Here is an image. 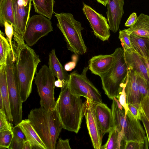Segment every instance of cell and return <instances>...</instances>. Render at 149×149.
Returning a JSON list of instances; mask_svg holds the SVG:
<instances>
[{
  "label": "cell",
  "mask_w": 149,
  "mask_h": 149,
  "mask_svg": "<svg viewBox=\"0 0 149 149\" xmlns=\"http://www.w3.org/2000/svg\"><path fill=\"white\" fill-rule=\"evenodd\" d=\"M13 46L19 92L23 102L31 93L33 81L41 61L34 50L25 42L16 43L13 42Z\"/></svg>",
  "instance_id": "6da1fadb"
},
{
  "label": "cell",
  "mask_w": 149,
  "mask_h": 149,
  "mask_svg": "<svg viewBox=\"0 0 149 149\" xmlns=\"http://www.w3.org/2000/svg\"><path fill=\"white\" fill-rule=\"evenodd\" d=\"M28 119L47 149H55L56 141L63 128L56 107L51 111L41 107L32 109Z\"/></svg>",
  "instance_id": "7a4b0ae2"
},
{
  "label": "cell",
  "mask_w": 149,
  "mask_h": 149,
  "mask_svg": "<svg viewBox=\"0 0 149 149\" xmlns=\"http://www.w3.org/2000/svg\"><path fill=\"white\" fill-rule=\"evenodd\" d=\"M68 81L65 82L61 88L56 101V107L63 128L77 134L84 116L85 102H83L80 96H75L71 93Z\"/></svg>",
  "instance_id": "3957f363"
},
{
  "label": "cell",
  "mask_w": 149,
  "mask_h": 149,
  "mask_svg": "<svg viewBox=\"0 0 149 149\" xmlns=\"http://www.w3.org/2000/svg\"><path fill=\"white\" fill-rule=\"evenodd\" d=\"M115 61L110 69L100 77L105 94L113 100L118 99L123 87L125 86L127 74V67L123 49L116 48Z\"/></svg>",
  "instance_id": "277c9868"
},
{
  "label": "cell",
  "mask_w": 149,
  "mask_h": 149,
  "mask_svg": "<svg viewBox=\"0 0 149 149\" xmlns=\"http://www.w3.org/2000/svg\"><path fill=\"white\" fill-rule=\"evenodd\" d=\"M111 107L114 127L121 134L125 143L135 141L144 143L148 147L145 132L139 120L135 118L129 109L125 116L124 109L119 107L114 99Z\"/></svg>",
  "instance_id": "5b68a950"
},
{
  "label": "cell",
  "mask_w": 149,
  "mask_h": 149,
  "mask_svg": "<svg viewBox=\"0 0 149 149\" xmlns=\"http://www.w3.org/2000/svg\"><path fill=\"white\" fill-rule=\"evenodd\" d=\"M54 15L58 21L57 26L64 36L68 49L77 55L86 53L87 49L81 33L84 29L81 23L70 13H56Z\"/></svg>",
  "instance_id": "8992f818"
},
{
  "label": "cell",
  "mask_w": 149,
  "mask_h": 149,
  "mask_svg": "<svg viewBox=\"0 0 149 149\" xmlns=\"http://www.w3.org/2000/svg\"><path fill=\"white\" fill-rule=\"evenodd\" d=\"M6 70L13 123L15 125L22 120V101L16 74L15 61L11 50L7 56Z\"/></svg>",
  "instance_id": "52a82bcc"
},
{
  "label": "cell",
  "mask_w": 149,
  "mask_h": 149,
  "mask_svg": "<svg viewBox=\"0 0 149 149\" xmlns=\"http://www.w3.org/2000/svg\"><path fill=\"white\" fill-rule=\"evenodd\" d=\"M34 79L40 97L41 107L48 111L54 109L56 104L54 97L56 80L48 67L43 65L36 73Z\"/></svg>",
  "instance_id": "ba28073f"
},
{
  "label": "cell",
  "mask_w": 149,
  "mask_h": 149,
  "mask_svg": "<svg viewBox=\"0 0 149 149\" xmlns=\"http://www.w3.org/2000/svg\"><path fill=\"white\" fill-rule=\"evenodd\" d=\"M88 69L87 66L81 74L74 71L70 74L68 86L70 92L75 96L88 98L94 103H102L100 92L87 77Z\"/></svg>",
  "instance_id": "9c48e42d"
},
{
  "label": "cell",
  "mask_w": 149,
  "mask_h": 149,
  "mask_svg": "<svg viewBox=\"0 0 149 149\" xmlns=\"http://www.w3.org/2000/svg\"><path fill=\"white\" fill-rule=\"evenodd\" d=\"M53 30L50 19L41 15H33L27 22L24 36V40L28 46H32Z\"/></svg>",
  "instance_id": "30bf717a"
},
{
  "label": "cell",
  "mask_w": 149,
  "mask_h": 149,
  "mask_svg": "<svg viewBox=\"0 0 149 149\" xmlns=\"http://www.w3.org/2000/svg\"><path fill=\"white\" fill-rule=\"evenodd\" d=\"M32 0H13L15 19L13 42H24V38L27 22L30 18Z\"/></svg>",
  "instance_id": "8fae6325"
},
{
  "label": "cell",
  "mask_w": 149,
  "mask_h": 149,
  "mask_svg": "<svg viewBox=\"0 0 149 149\" xmlns=\"http://www.w3.org/2000/svg\"><path fill=\"white\" fill-rule=\"evenodd\" d=\"M82 11L89 21L95 36L103 41L108 40L111 34L107 19L84 3Z\"/></svg>",
  "instance_id": "7c38bea8"
},
{
  "label": "cell",
  "mask_w": 149,
  "mask_h": 149,
  "mask_svg": "<svg viewBox=\"0 0 149 149\" xmlns=\"http://www.w3.org/2000/svg\"><path fill=\"white\" fill-rule=\"evenodd\" d=\"M84 108L87 128L93 146L95 149H101L103 136L95 114V103L89 99L86 98Z\"/></svg>",
  "instance_id": "4fadbf2b"
},
{
  "label": "cell",
  "mask_w": 149,
  "mask_h": 149,
  "mask_svg": "<svg viewBox=\"0 0 149 149\" xmlns=\"http://www.w3.org/2000/svg\"><path fill=\"white\" fill-rule=\"evenodd\" d=\"M124 0H109L106 12L110 29L115 33L118 31L124 14Z\"/></svg>",
  "instance_id": "5bb4252c"
},
{
  "label": "cell",
  "mask_w": 149,
  "mask_h": 149,
  "mask_svg": "<svg viewBox=\"0 0 149 149\" xmlns=\"http://www.w3.org/2000/svg\"><path fill=\"white\" fill-rule=\"evenodd\" d=\"M125 90L127 103L132 104L140 110L141 108V99L136 75L135 72L130 68H127V74Z\"/></svg>",
  "instance_id": "9a60e30c"
},
{
  "label": "cell",
  "mask_w": 149,
  "mask_h": 149,
  "mask_svg": "<svg viewBox=\"0 0 149 149\" xmlns=\"http://www.w3.org/2000/svg\"><path fill=\"white\" fill-rule=\"evenodd\" d=\"M115 59L114 52L110 54L95 56L88 61L89 69L92 74L100 77L111 68Z\"/></svg>",
  "instance_id": "2e32d148"
},
{
  "label": "cell",
  "mask_w": 149,
  "mask_h": 149,
  "mask_svg": "<svg viewBox=\"0 0 149 149\" xmlns=\"http://www.w3.org/2000/svg\"><path fill=\"white\" fill-rule=\"evenodd\" d=\"M95 110L103 136L114 127L111 109L102 103H95Z\"/></svg>",
  "instance_id": "e0dca14e"
},
{
  "label": "cell",
  "mask_w": 149,
  "mask_h": 149,
  "mask_svg": "<svg viewBox=\"0 0 149 149\" xmlns=\"http://www.w3.org/2000/svg\"><path fill=\"white\" fill-rule=\"evenodd\" d=\"M124 51L127 67L132 69L136 74L143 78L149 86V77L141 58L133 49Z\"/></svg>",
  "instance_id": "ac0fdd59"
},
{
  "label": "cell",
  "mask_w": 149,
  "mask_h": 149,
  "mask_svg": "<svg viewBox=\"0 0 149 149\" xmlns=\"http://www.w3.org/2000/svg\"><path fill=\"white\" fill-rule=\"evenodd\" d=\"M17 126L24 134L26 140L32 145L33 149H47L40 137L28 118L22 120Z\"/></svg>",
  "instance_id": "d6986e66"
},
{
  "label": "cell",
  "mask_w": 149,
  "mask_h": 149,
  "mask_svg": "<svg viewBox=\"0 0 149 149\" xmlns=\"http://www.w3.org/2000/svg\"><path fill=\"white\" fill-rule=\"evenodd\" d=\"M48 64V67L53 74L58 79L62 81L63 85L69 81L70 74L60 62L54 49H53L49 54Z\"/></svg>",
  "instance_id": "ffe728a7"
},
{
  "label": "cell",
  "mask_w": 149,
  "mask_h": 149,
  "mask_svg": "<svg viewBox=\"0 0 149 149\" xmlns=\"http://www.w3.org/2000/svg\"><path fill=\"white\" fill-rule=\"evenodd\" d=\"M6 66L0 68V95L3 101L5 114L8 120L12 123L13 119L10 104Z\"/></svg>",
  "instance_id": "44dd1931"
},
{
  "label": "cell",
  "mask_w": 149,
  "mask_h": 149,
  "mask_svg": "<svg viewBox=\"0 0 149 149\" xmlns=\"http://www.w3.org/2000/svg\"><path fill=\"white\" fill-rule=\"evenodd\" d=\"M126 30L130 35L149 38V15L141 14L134 24Z\"/></svg>",
  "instance_id": "7402d4cb"
},
{
  "label": "cell",
  "mask_w": 149,
  "mask_h": 149,
  "mask_svg": "<svg viewBox=\"0 0 149 149\" xmlns=\"http://www.w3.org/2000/svg\"><path fill=\"white\" fill-rule=\"evenodd\" d=\"M13 0H3L0 2V24L4 26L6 21L15 25V19L13 8Z\"/></svg>",
  "instance_id": "603a6c76"
},
{
  "label": "cell",
  "mask_w": 149,
  "mask_h": 149,
  "mask_svg": "<svg viewBox=\"0 0 149 149\" xmlns=\"http://www.w3.org/2000/svg\"><path fill=\"white\" fill-rule=\"evenodd\" d=\"M130 38L133 49L143 60L149 59V53L146 38L131 34Z\"/></svg>",
  "instance_id": "cb8c5ba5"
},
{
  "label": "cell",
  "mask_w": 149,
  "mask_h": 149,
  "mask_svg": "<svg viewBox=\"0 0 149 149\" xmlns=\"http://www.w3.org/2000/svg\"><path fill=\"white\" fill-rule=\"evenodd\" d=\"M36 13L50 19L54 13V0H32Z\"/></svg>",
  "instance_id": "d4e9b609"
},
{
  "label": "cell",
  "mask_w": 149,
  "mask_h": 149,
  "mask_svg": "<svg viewBox=\"0 0 149 149\" xmlns=\"http://www.w3.org/2000/svg\"><path fill=\"white\" fill-rule=\"evenodd\" d=\"M109 136L106 143L102 146L101 149H119L121 148L123 140L121 134L113 127L109 132Z\"/></svg>",
  "instance_id": "484cf974"
},
{
  "label": "cell",
  "mask_w": 149,
  "mask_h": 149,
  "mask_svg": "<svg viewBox=\"0 0 149 149\" xmlns=\"http://www.w3.org/2000/svg\"><path fill=\"white\" fill-rule=\"evenodd\" d=\"M11 50L8 38L5 37L4 33L0 32V68L6 65L7 56Z\"/></svg>",
  "instance_id": "4316f807"
},
{
  "label": "cell",
  "mask_w": 149,
  "mask_h": 149,
  "mask_svg": "<svg viewBox=\"0 0 149 149\" xmlns=\"http://www.w3.org/2000/svg\"><path fill=\"white\" fill-rule=\"evenodd\" d=\"M13 136V131H0V149H9Z\"/></svg>",
  "instance_id": "83f0119b"
},
{
  "label": "cell",
  "mask_w": 149,
  "mask_h": 149,
  "mask_svg": "<svg viewBox=\"0 0 149 149\" xmlns=\"http://www.w3.org/2000/svg\"><path fill=\"white\" fill-rule=\"evenodd\" d=\"M130 35L126 29L120 31L118 38L124 50L132 49L133 48L130 38Z\"/></svg>",
  "instance_id": "f1b7e54d"
},
{
  "label": "cell",
  "mask_w": 149,
  "mask_h": 149,
  "mask_svg": "<svg viewBox=\"0 0 149 149\" xmlns=\"http://www.w3.org/2000/svg\"><path fill=\"white\" fill-rule=\"evenodd\" d=\"M139 91L141 100L146 96H149V86L145 80L136 74Z\"/></svg>",
  "instance_id": "f546056e"
},
{
  "label": "cell",
  "mask_w": 149,
  "mask_h": 149,
  "mask_svg": "<svg viewBox=\"0 0 149 149\" xmlns=\"http://www.w3.org/2000/svg\"><path fill=\"white\" fill-rule=\"evenodd\" d=\"M5 34L8 38L10 45L11 50L12 51L13 56L15 58L14 52L13 48L12 38L13 35V29L12 24H11L6 21H5L4 24Z\"/></svg>",
  "instance_id": "4dcf8cb0"
},
{
  "label": "cell",
  "mask_w": 149,
  "mask_h": 149,
  "mask_svg": "<svg viewBox=\"0 0 149 149\" xmlns=\"http://www.w3.org/2000/svg\"><path fill=\"white\" fill-rule=\"evenodd\" d=\"M12 123L8 119L5 113L0 111V131L9 130L13 131Z\"/></svg>",
  "instance_id": "1f68e13d"
},
{
  "label": "cell",
  "mask_w": 149,
  "mask_h": 149,
  "mask_svg": "<svg viewBox=\"0 0 149 149\" xmlns=\"http://www.w3.org/2000/svg\"><path fill=\"white\" fill-rule=\"evenodd\" d=\"M145 143L138 141H130L125 142L124 149H148Z\"/></svg>",
  "instance_id": "d6a6232c"
},
{
  "label": "cell",
  "mask_w": 149,
  "mask_h": 149,
  "mask_svg": "<svg viewBox=\"0 0 149 149\" xmlns=\"http://www.w3.org/2000/svg\"><path fill=\"white\" fill-rule=\"evenodd\" d=\"M141 105L145 116L149 120V96H146L141 99Z\"/></svg>",
  "instance_id": "836d02e7"
},
{
  "label": "cell",
  "mask_w": 149,
  "mask_h": 149,
  "mask_svg": "<svg viewBox=\"0 0 149 149\" xmlns=\"http://www.w3.org/2000/svg\"><path fill=\"white\" fill-rule=\"evenodd\" d=\"M24 141L14 135L9 149H22Z\"/></svg>",
  "instance_id": "e575fe53"
},
{
  "label": "cell",
  "mask_w": 149,
  "mask_h": 149,
  "mask_svg": "<svg viewBox=\"0 0 149 149\" xmlns=\"http://www.w3.org/2000/svg\"><path fill=\"white\" fill-rule=\"evenodd\" d=\"M141 119L140 120L142 122L144 127L145 132L146 134V136L148 140L149 146V120L145 116L142 108L140 110Z\"/></svg>",
  "instance_id": "d590c367"
},
{
  "label": "cell",
  "mask_w": 149,
  "mask_h": 149,
  "mask_svg": "<svg viewBox=\"0 0 149 149\" xmlns=\"http://www.w3.org/2000/svg\"><path fill=\"white\" fill-rule=\"evenodd\" d=\"M125 86L123 89L122 92L118 99V100L125 110V116H126L128 111L129 109L127 107L126 101V95L125 90Z\"/></svg>",
  "instance_id": "8d00e7d4"
},
{
  "label": "cell",
  "mask_w": 149,
  "mask_h": 149,
  "mask_svg": "<svg viewBox=\"0 0 149 149\" xmlns=\"http://www.w3.org/2000/svg\"><path fill=\"white\" fill-rule=\"evenodd\" d=\"M71 58L72 61L66 63L64 65V68L67 71H71L75 68L78 60V55L73 54Z\"/></svg>",
  "instance_id": "74e56055"
},
{
  "label": "cell",
  "mask_w": 149,
  "mask_h": 149,
  "mask_svg": "<svg viewBox=\"0 0 149 149\" xmlns=\"http://www.w3.org/2000/svg\"><path fill=\"white\" fill-rule=\"evenodd\" d=\"M68 139L63 140L61 138H58V142L56 143L55 149H71Z\"/></svg>",
  "instance_id": "f35d334b"
},
{
  "label": "cell",
  "mask_w": 149,
  "mask_h": 149,
  "mask_svg": "<svg viewBox=\"0 0 149 149\" xmlns=\"http://www.w3.org/2000/svg\"><path fill=\"white\" fill-rule=\"evenodd\" d=\"M129 110L134 117L136 119L140 120L141 111L136 107L129 103L127 104Z\"/></svg>",
  "instance_id": "ab89813d"
},
{
  "label": "cell",
  "mask_w": 149,
  "mask_h": 149,
  "mask_svg": "<svg viewBox=\"0 0 149 149\" xmlns=\"http://www.w3.org/2000/svg\"><path fill=\"white\" fill-rule=\"evenodd\" d=\"M13 132L14 135L16 136L24 141L26 140V137L21 130L17 125L13 127Z\"/></svg>",
  "instance_id": "60d3db41"
},
{
  "label": "cell",
  "mask_w": 149,
  "mask_h": 149,
  "mask_svg": "<svg viewBox=\"0 0 149 149\" xmlns=\"http://www.w3.org/2000/svg\"><path fill=\"white\" fill-rule=\"evenodd\" d=\"M136 13H133L129 16L125 24L126 27H130L133 26L136 22L137 19Z\"/></svg>",
  "instance_id": "b9f144b4"
},
{
  "label": "cell",
  "mask_w": 149,
  "mask_h": 149,
  "mask_svg": "<svg viewBox=\"0 0 149 149\" xmlns=\"http://www.w3.org/2000/svg\"><path fill=\"white\" fill-rule=\"evenodd\" d=\"M33 149V146L29 140H26L24 142L22 149Z\"/></svg>",
  "instance_id": "7bdbcfd3"
},
{
  "label": "cell",
  "mask_w": 149,
  "mask_h": 149,
  "mask_svg": "<svg viewBox=\"0 0 149 149\" xmlns=\"http://www.w3.org/2000/svg\"><path fill=\"white\" fill-rule=\"evenodd\" d=\"M55 86L57 87L61 88L63 85L62 81L59 79H58L55 82Z\"/></svg>",
  "instance_id": "ee69618b"
},
{
  "label": "cell",
  "mask_w": 149,
  "mask_h": 149,
  "mask_svg": "<svg viewBox=\"0 0 149 149\" xmlns=\"http://www.w3.org/2000/svg\"><path fill=\"white\" fill-rule=\"evenodd\" d=\"M0 111L5 113L4 107L2 98L0 95Z\"/></svg>",
  "instance_id": "f6af8a7d"
},
{
  "label": "cell",
  "mask_w": 149,
  "mask_h": 149,
  "mask_svg": "<svg viewBox=\"0 0 149 149\" xmlns=\"http://www.w3.org/2000/svg\"><path fill=\"white\" fill-rule=\"evenodd\" d=\"M143 61L145 64L146 66L147 70L148 72V76L149 77V59L146 60H143Z\"/></svg>",
  "instance_id": "bcb514c9"
},
{
  "label": "cell",
  "mask_w": 149,
  "mask_h": 149,
  "mask_svg": "<svg viewBox=\"0 0 149 149\" xmlns=\"http://www.w3.org/2000/svg\"><path fill=\"white\" fill-rule=\"evenodd\" d=\"M98 2L100 3L104 6H106L108 3L109 0H95Z\"/></svg>",
  "instance_id": "7dc6e473"
},
{
  "label": "cell",
  "mask_w": 149,
  "mask_h": 149,
  "mask_svg": "<svg viewBox=\"0 0 149 149\" xmlns=\"http://www.w3.org/2000/svg\"><path fill=\"white\" fill-rule=\"evenodd\" d=\"M147 44L149 53V38H146Z\"/></svg>",
  "instance_id": "c3c4849f"
},
{
  "label": "cell",
  "mask_w": 149,
  "mask_h": 149,
  "mask_svg": "<svg viewBox=\"0 0 149 149\" xmlns=\"http://www.w3.org/2000/svg\"><path fill=\"white\" fill-rule=\"evenodd\" d=\"M3 0H0V2H1Z\"/></svg>",
  "instance_id": "681fc988"
},
{
  "label": "cell",
  "mask_w": 149,
  "mask_h": 149,
  "mask_svg": "<svg viewBox=\"0 0 149 149\" xmlns=\"http://www.w3.org/2000/svg\"></svg>",
  "instance_id": "f907efd6"
}]
</instances>
